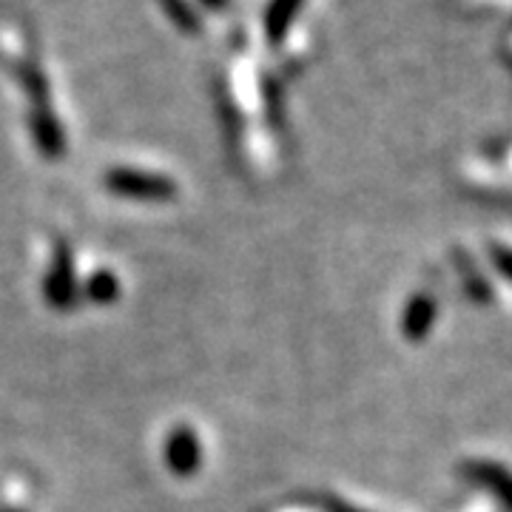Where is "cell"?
<instances>
[{"label": "cell", "instance_id": "cell-4", "mask_svg": "<svg viewBox=\"0 0 512 512\" xmlns=\"http://www.w3.org/2000/svg\"><path fill=\"white\" fill-rule=\"evenodd\" d=\"M29 123H32V137H35L40 154L49 157V160L63 157V151H66V137H63V128H60V123L55 120V114L46 109V106H37V109L29 114Z\"/></svg>", "mask_w": 512, "mask_h": 512}, {"label": "cell", "instance_id": "cell-2", "mask_svg": "<svg viewBox=\"0 0 512 512\" xmlns=\"http://www.w3.org/2000/svg\"><path fill=\"white\" fill-rule=\"evenodd\" d=\"M165 461L171 467L174 476H194L200 470L202 450L200 439L194 436V430L188 427H177L171 436H168V444H165Z\"/></svg>", "mask_w": 512, "mask_h": 512}, {"label": "cell", "instance_id": "cell-10", "mask_svg": "<svg viewBox=\"0 0 512 512\" xmlns=\"http://www.w3.org/2000/svg\"><path fill=\"white\" fill-rule=\"evenodd\" d=\"M6 512H20V510H6Z\"/></svg>", "mask_w": 512, "mask_h": 512}, {"label": "cell", "instance_id": "cell-6", "mask_svg": "<svg viewBox=\"0 0 512 512\" xmlns=\"http://www.w3.org/2000/svg\"><path fill=\"white\" fill-rule=\"evenodd\" d=\"M86 293L92 296L94 302L106 305V302H114V299H117V293H120V282H117V276L109 274V271H100V274H94L92 279H89Z\"/></svg>", "mask_w": 512, "mask_h": 512}, {"label": "cell", "instance_id": "cell-1", "mask_svg": "<svg viewBox=\"0 0 512 512\" xmlns=\"http://www.w3.org/2000/svg\"><path fill=\"white\" fill-rule=\"evenodd\" d=\"M106 185L114 194L128 197V200H148L163 202L174 200L177 185L168 177H157V174H146V171H134V168H117L106 174Z\"/></svg>", "mask_w": 512, "mask_h": 512}, {"label": "cell", "instance_id": "cell-3", "mask_svg": "<svg viewBox=\"0 0 512 512\" xmlns=\"http://www.w3.org/2000/svg\"><path fill=\"white\" fill-rule=\"evenodd\" d=\"M46 299H49L55 308H66V305H72V299H74L72 251H69L63 242L57 245L52 274L46 276Z\"/></svg>", "mask_w": 512, "mask_h": 512}, {"label": "cell", "instance_id": "cell-7", "mask_svg": "<svg viewBox=\"0 0 512 512\" xmlns=\"http://www.w3.org/2000/svg\"><path fill=\"white\" fill-rule=\"evenodd\" d=\"M165 6V12H168V18L174 20L180 29L185 32H200V20L194 15V9L188 6V0H160Z\"/></svg>", "mask_w": 512, "mask_h": 512}, {"label": "cell", "instance_id": "cell-8", "mask_svg": "<svg viewBox=\"0 0 512 512\" xmlns=\"http://www.w3.org/2000/svg\"><path fill=\"white\" fill-rule=\"evenodd\" d=\"M23 86H26V92L32 94V100H35V106H46L43 100H49V83H46V77L37 72V69H23Z\"/></svg>", "mask_w": 512, "mask_h": 512}, {"label": "cell", "instance_id": "cell-9", "mask_svg": "<svg viewBox=\"0 0 512 512\" xmlns=\"http://www.w3.org/2000/svg\"><path fill=\"white\" fill-rule=\"evenodd\" d=\"M202 3H205V6H211V9H225V3H228V0H202Z\"/></svg>", "mask_w": 512, "mask_h": 512}, {"label": "cell", "instance_id": "cell-5", "mask_svg": "<svg viewBox=\"0 0 512 512\" xmlns=\"http://www.w3.org/2000/svg\"><path fill=\"white\" fill-rule=\"evenodd\" d=\"M299 6H302V0H271L268 15H265V32H268L271 43H279L285 37L293 15L299 12Z\"/></svg>", "mask_w": 512, "mask_h": 512}]
</instances>
